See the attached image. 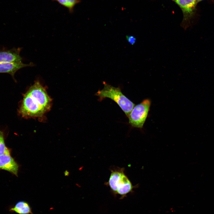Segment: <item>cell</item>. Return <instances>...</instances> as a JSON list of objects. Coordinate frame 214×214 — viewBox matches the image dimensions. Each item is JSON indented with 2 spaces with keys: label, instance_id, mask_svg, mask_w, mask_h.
I'll return each mask as SVG.
<instances>
[{
  "label": "cell",
  "instance_id": "obj_1",
  "mask_svg": "<svg viewBox=\"0 0 214 214\" xmlns=\"http://www.w3.org/2000/svg\"><path fill=\"white\" fill-rule=\"evenodd\" d=\"M51 105V100L45 89L37 81L24 95L19 113L23 117H42Z\"/></svg>",
  "mask_w": 214,
  "mask_h": 214
},
{
  "label": "cell",
  "instance_id": "obj_2",
  "mask_svg": "<svg viewBox=\"0 0 214 214\" xmlns=\"http://www.w3.org/2000/svg\"><path fill=\"white\" fill-rule=\"evenodd\" d=\"M103 88L95 94L102 100L106 98L111 99L116 102L128 117L135 104L122 92L120 88L115 87L103 82Z\"/></svg>",
  "mask_w": 214,
  "mask_h": 214
},
{
  "label": "cell",
  "instance_id": "obj_3",
  "mask_svg": "<svg viewBox=\"0 0 214 214\" xmlns=\"http://www.w3.org/2000/svg\"><path fill=\"white\" fill-rule=\"evenodd\" d=\"M151 105L149 99L135 106L129 115V123L133 127L142 128L147 117Z\"/></svg>",
  "mask_w": 214,
  "mask_h": 214
},
{
  "label": "cell",
  "instance_id": "obj_4",
  "mask_svg": "<svg viewBox=\"0 0 214 214\" xmlns=\"http://www.w3.org/2000/svg\"><path fill=\"white\" fill-rule=\"evenodd\" d=\"M180 8L183 18L180 26L185 30L192 24V20L195 12L197 3L196 0H174Z\"/></svg>",
  "mask_w": 214,
  "mask_h": 214
},
{
  "label": "cell",
  "instance_id": "obj_5",
  "mask_svg": "<svg viewBox=\"0 0 214 214\" xmlns=\"http://www.w3.org/2000/svg\"><path fill=\"white\" fill-rule=\"evenodd\" d=\"M19 166L9 152L0 155V170L8 171L18 176Z\"/></svg>",
  "mask_w": 214,
  "mask_h": 214
},
{
  "label": "cell",
  "instance_id": "obj_6",
  "mask_svg": "<svg viewBox=\"0 0 214 214\" xmlns=\"http://www.w3.org/2000/svg\"><path fill=\"white\" fill-rule=\"evenodd\" d=\"M21 48H13L0 51V63L5 62H22L20 55Z\"/></svg>",
  "mask_w": 214,
  "mask_h": 214
},
{
  "label": "cell",
  "instance_id": "obj_7",
  "mask_svg": "<svg viewBox=\"0 0 214 214\" xmlns=\"http://www.w3.org/2000/svg\"><path fill=\"white\" fill-rule=\"evenodd\" d=\"M34 64L30 62L24 64L22 62H5L0 63V73H7L14 78L15 73L19 70L27 67H33Z\"/></svg>",
  "mask_w": 214,
  "mask_h": 214
},
{
  "label": "cell",
  "instance_id": "obj_8",
  "mask_svg": "<svg viewBox=\"0 0 214 214\" xmlns=\"http://www.w3.org/2000/svg\"><path fill=\"white\" fill-rule=\"evenodd\" d=\"M117 187L116 194L120 195L121 198H123L128 193L133 191L134 186L124 173L118 183Z\"/></svg>",
  "mask_w": 214,
  "mask_h": 214
},
{
  "label": "cell",
  "instance_id": "obj_9",
  "mask_svg": "<svg viewBox=\"0 0 214 214\" xmlns=\"http://www.w3.org/2000/svg\"><path fill=\"white\" fill-rule=\"evenodd\" d=\"M124 173L123 171L121 169L111 171L108 184L112 192L115 194L118 183Z\"/></svg>",
  "mask_w": 214,
  "mask_h": 214
},
{
  "label": "cell",
  "instance_id": "obj_10",
  "mask_svg": "<svg viewBox=\"0 0 214 214\" xmlns=\"http://www.w3.org/2000/svg\"><path fill=\"white\" fill-rule=\"evenodd\" d=\"M10 211L19 214H32L31 207L27 202L21 201L17 202Z\"/></svg>",
  "mask_w": 214,
  "mask_h": 214
},
{
  "label": "cell",
  "instance_id": "obj_11",
  "mask_svg": "<svg viewBox=\"0 0 214 214\" xmlns=\"http://www.w3.org/2000/svg\"><path fill=\"white\" fill-rule=\"evenodd\" d=\"M58 2L60 4L67 8L69 11H73L74 6L80 2V0H53Z\"/></svg>",
  "mask_w": 214,
  "mask_h": 214
},
{
  "label": "cell",
  "instance_id": "obj_12",
  "mask_svg": "<svg viewBox=\"0 0 214 214\" xmlns=\"http://www.w3.org/2000/svg\"><path fill=\"white\" fill-rule=\"evenodd\" d=\"M10 151L6 146L3 133L0 130V155Z\"/></svg>",
  "mask_w": 214,
  "mask_h": 214
},
{
  "label": "cell",
  "instance_id": "obj_13",
  "mask_svg": "<svg viewBox=\"0 0 214 214\" xmlns=\"http://www.w3.org/2000/svg\"><path fill=\"white\" fill-rule=\"evenodd\" d=\"M126 37L127 41L131 45H133L136 43V39L134 36L131 35H127L126 36Z\"/></svg>",
  "mask_w": 214,
  "mask_h": 214
},
{
  "label": "cell",
  "instance_id": "obj_14",
  "mask_svg": "<svg viewBox=\"0 0 214 214\" xmlns=\"http://www.w3.org/2000/svg\"><path fill=\"white\" fill-rule=\"evenodd\" d=\"M203 0H196V3H197L199 2L202 1Z\"/></svg>",
  "mask_w": 214,
  "mask_h": 214
},
{
  "label": "cell",
  "instance_id": "obj_15",
  "mask_svg": "<svg viewBox=\"0 0 214 214\" xmlns=\"http://www.w3.org/2000/svg\"><path fill=\"white\" fill-rule=\"evenodd\" d=\"M173 0V1H174V0Z\"/></svg>",
  "mask_w": 214,
  "mask_h": 214
}]
</instances>
